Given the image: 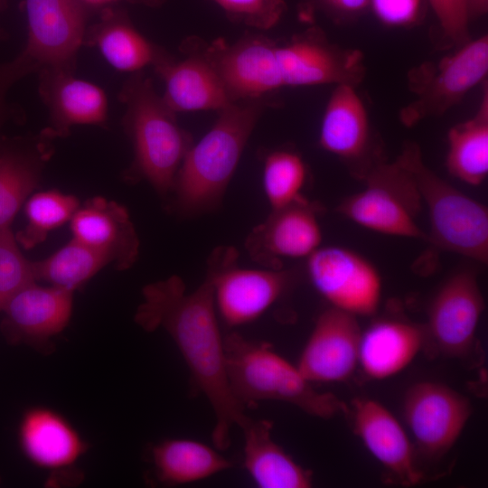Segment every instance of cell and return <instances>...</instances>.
<instances>
[{
    "label": "cell",
    "mask_w": 488,
    "mask_h": 488,
    "mask_svg": "<svg viewBox=\"0 0 488 488\" xmlns=\"http://www.w3.org/2000/svg\"><path fill=\"white\" fill-rule=\"evenodd\" d=\"M142 293L144 301L136 309V323L146 332L163 328L170 334L195 387L213 410V445L218 450L227 449L232 427H239L248 415L229 384L224 337L210 279L206 277L198 288L187 292L183 279L172 276L146 285Z\"/></svg>",
    "instance_id": "cell-1"
},
{
    "label": "cell",
    "mask_w": 488,
    "mask_h": 488,
    "mask_svg": "<svg viewBox=\"0 0 488 488\" xmlns=\"http://www.w3.org/2000/svg\"><path fill=\"white\" fill-rule=\"evenodd\" d=\"M223 339L229 384L245 408L262 400H278L324 419L348 412V406L338 397L315 390L297 366L267 343L250 341L237 333Z\"/></svg>",
    "instance_id": "cell-2"
},
{
    "label": "cell",
    "mask_w": 488,
    "mask_h": 488,
    "mask_svg": "<svg viewBox=\"0 0 488 488\" xmlns=\"http://www.w3.org/2000/svg\"><path fill=\"white\" fill-rule=\"evenodd\" d=\"M257 117V107L230 103L202 138L191 145L173 190L183 214H201L221 202Z\"/></svg>",
    "instance_id": "cell-3"
},
{
    "label": "cell",
    "mask_w": 488,
    "mask_h": 488,
    "mask_svg": "<svg viewBox=\"0 0 488 488\" xmlns=\"http://www.w3.org/2000/svg\"><path fill=\"white\" fill-rule=\"evenodd\" d=\"M119 98L127 108L124 122L134 146L133 173L159 194L173 192L179 168L192 145L190 136L155 93L151 80L140 73L126 82Z\"/></svg>",
    "instance_id": "cell-4"
},
{
    "label": "cell",
    "mask_w": 488,
    "mask_h": 488,
    "mask_svg": "<svg viewBox=\"0 0 488 488\" xmlns=\"http://www.w3.org/2000/svg\"><path fill=\"white\" fill-rule=\"evenodd\" d=\"M397 159L410 173L427 206L430 223L427 240L444 250L487 264V208L427 167L418 145L406 144Z\"/></svg>",
    "instance_id": "cell-5"
},
{
    "label": "cell",
    "mask_w": 488,
    "mask_h": 488,
    "mask_svg": "<svg viewBox=\"0 0 488 488\" xmlns=\"http://www.w3.org/2000/svg\"><path fill=\"white\" fill-rule=\"evenodd\" d=\"M362 179L364 187L340 203V214L378 233L427 240L417 221L423 204L417 185L398 159L376 162Z\"/></svg>",
    "instance_id": "cell-6"
},
{
    "label": "cell",
    "mask_w": 488,
    "mask_h": 488,
    "mask_svg": "<svg viewBox=\"0 0 488 488\" xmlns=\"http://www.w3.org/2000/svg\"><path fill=\"white\" fill-rule=\"evenodd\" d=\"M206 277L210 279L217 314L229 327L257 320L274 305L292 283L290 271L282 268H242L238 251L220 247L211 252Z\"/></svg>",
    "instance_id": "cell-7"
},
{
    "label": "cell",
    "mask_w": 488,
    "mask_h": 488,
    "mask_svg": "<svg viewBox=\"0 0 488 488\" xmlns=\"http://www.w3.org/2000/svg\"><path fill=\"white\" fill-rule=\"evenodd\" d=\"M488 72V37L468 40L436 65L414 70L409 82L417 98L399 113L411 127L429 117L441 116L458 104Z\"/></svg>",
    "instance_id": "cell-8"
},
{
    "label": "cell",
    "mask_w": 488,
    "mask_h": 488,
    "mask_svg": "<svg viewBox=\"0 0 488 488\" xmlns=\"http://www.w3.org/2000/svg\"><path fill=\"white\" fill-rule=\"evenodd\" d=\"M483 310L484 300L475 273L468 269L455 273L429 303L424 349L445 358H469L475 349Z\"/></svg>",
    "instance_id": "cell-9"
},
{
    "label": "cell",
    "mask_w": 488,
    "mask_h": 488,
    "mask_svg": "<svg viewBox=\"0 0 488 488\" xmlns=\"http://www.w3.org/2000/svg\"><path fill=\"white\" fill-rule=\"evenodd\" d=\"M307 274L331 306L355 316H371L380 305L382 280L368 259L349 249L320 247L307 258Z\"/></svg>",
    "instance_id": "cell-10"
},
{
    "label": "cell",
    "mask_w": 488,
    "mask_h": 488,
    "mask_svg": "<svg viewBox=\"0 0 488 488\" xmlns=\"http://www.w3.org/2000/svg\"><path fill=\"white\" fill-rule=\"evenodd\" d=\"M28 37L21 54L39 71L73 72L86 36L87 5L80 0H25Z\"/></svg>",
    "instance_id": "cell-11"
},
{
    "label": "cell",
    "mask_w": 488,
    "mask_h": 488,
    "mask_svg": "<svg viewBox=\"0 0 488 488\" xmlns=\"http://www.w3.org/2000/svg\"><path fill=\"white\" fill-rule=\"evenodd\" d=\"M472 414L467 397L435 381L410 386L403 400V417L421 454L440 458L456 443Z\"/></svg>",
    "instance_id": "cell-12"
},
{
    "label": "cell",
    "mask_w": 488,
    "mask_h": 488,
    "mask_svg": "<svg viewBox=\"0 0 488 488\" xmlns=\"http://www.w3.org/2000/svg\"><path fill=\"white\" fill-rule=\"evenodd\" d=\"M73 292L36 281L21 288L5 305L0 329L9 344H27L47 352L52 337L68 325Z\"/></svg>",
    "instance_id": "cell-13"
},
{
    "label": "cell",
    "mask_w": 488,
    "mask_h": 488,
    "mask_svg": "<svg viewBox=\"0 0 488 488\" xmlns=\"http://www.w3.org/2000/svg\"><path fill=\"white\" fill-rule=\"evenodd\" d=\"M318 206L305 197L277 210L249 234L245 247L250 258L269 268H281L282 258H308L321 247Z\"/></svg>",
    "instance_id": "cell-14"
},
{
    "label": "cell",
    "mask_w": 488,
    "mask_h": 488,
    "mask_svg": "<svg viewBox=\"0 0 488 488\" xmlns=\"http://www.w3.org/2000/svg\"><path fill=\"white\" fill-rule=\"evenodd\" d=\"M361 330L357 316L330 306L317 317L297 368L312 382H339L358 366Z\"/></svg>",
    "instance_id": "cell-15"
},
{
    "label": "cell",
    "mask_w": 488,
    "mask_h": 488,
    "mask_svg": "<svg viewBox=\"0 0 488 488\" xmlns=\"http://www.w3.org/2000/svg\"><path fill=\"white\" fill-rule=\"evenodd\" d=\"M39 72V93L50 116L49 127L42 137H62L74 126L107 123L108 98L99 86L78 79L70 71L44 68Z\"/></svg>",
    "instance_id": "cell-16"
},
{
    "label": "cell",
    "mask_w": 488,
    "mask_h": 488,
    "mask_svg": "<svg viewBox=\"0 0 488 488\" xmlns=\"http://www.w3.org/2000/svg\"><path fill=\"white\" fill-rule=\"evenodd\" d=\"M352 427L368 451L404 485L418 483V469L413 446L404 428L382 404L369 398L352 401Z\"/></svg>",
    "instance_id": "cell-17"
},
{
    "label": "cell",
    "mask_w": 488,
    "mask_h": 488,
    "mask_svg": "<svg viewBox=\"0 0 488 488\" xmlns=\"http://www.w3.org/2000/svg\"><path fill=\"white\" fill-rule=\"evenodd\" d=\"M70 222L72 238L107 254L117 269H127L136 262L140 243L121 204L93 197L79 207Z\"/></svg>",
    "instance_id": "cell-18"
},
{
    "label": "cell",
    "mask_w": 488,
    "mask_h": 488,
    "mask_svg": "<svg viewBox=\"0 0 488 488\" xmlns=\"http://www.w3.org/2000/svg\"><path fill=\"white\" fill-rule=\"evenodd\" d=\"M425 344L424 325L380 317L361 332L358 365L370 379L385 380L407 368Z\"/></svg>",
    "instance_id": "cell-19"
},
{
    "label": "cell",
    "mask_w": 488,
    "mask_h": 488,
    "mask_svg": "<svg viewBox=\"0 0 488 488\" xmlns=\"http://www.w3.org/2000/svg\"><path fill=\"white\" fill-rule=\"evenodd\" d=\"M18 442L32 464L50 470L71 465L89 447L67 418L45 407H33L23 412Z\"/></svg>",
    "instance_id": "cell-20"
},
{
    "label": "cell",
    "mask_w": 488,
    "mask_h": 488,
    "mask_svg": "<svg viewBox=\"0 0 488 488\" xmlns=\"http://www.w3.org/2000/svg\"><path fill=\"white\" fill-rule=\"evenodd\" d=\"M371 142L369 115L355 86L336 85L321 123V147L349 164H359L368 157Z\"/></svg>",
    "instance_id": "cell-21"
},
{
    "label": "cell",
    "mask_w": 488,
    "mask_h": 488,
    "mask_svg": "<svg viewBox=\"0 0 488 488\" xmlns=\"http://www.w3.org/2000/svg\"><path fill=\"white\" fill-rule=\"evenodd\" d=\"M155 65L165 83L162 99L174 113L221 110L231 103L218 70L203 60L189 58L171 62L161 56Z\"/></svg>",
    "instance_id": "cell-22"
},
{
    "label": "cell",
    "mask_w": 488,
    "mask_h": 488,
    "mask_svg": "<svg viewBox=\"0 0 488 488\" xmlns=\"http://www.w3.org/2000/svg\"><path fill=\"white\" fill-rule=\"evenodd\" d=\"M244 436V466L261 488H307L311 471L298 465L271 437L272 423L248 417L239 426Z\"/></svg>",
    "instance_id": "cell-23"
},
{
    "label": "cell",
    "mask_w": 488,
    "mask_h": 488,
    "mask_svg": "<svg viewBox=\"0 0 488 488\" xmlns=\"http://www.w3.org/2000/svg\"><path fill=\"white\" fill-rule=\"evenodd\" d=\"M49 156L42 141L0 138V228H9L37 187Z\"/></svg>",
    "instance_id": "cell-24"
},
{
    "label": "cell",
    "mask_w": 488,
    "mask_h": 488,
    "mask_svg": "<svg viewBox=\"0 0 488 488\" xmlns=\"http://www.w3.org/2000/svg\"><path fill=\"white\" fill-rule=\"evenodd\" d=\"M84 41L95 46L104 60L118 71L138 72L155 64L161 57L126 14L112 8L103 10L99 21L86 33Z\"/></svg>",
    "instance_id": "cell-25"
},
{
    "label": "cell",
    "mask_w": 488,
    "mask_h": 488,
    "mask_svg": "<svg viewBox=\"0 0 488 488\" xmlns=\"http://www.w3.org/2000/svg\"><path fill=\"white\" fill-rule=\"evenodd\" d=\"M152 459L157 479L171 485L201 481L231 467L216 449L192 439L163 440L153 447Z\"/></svg>",
    "instance_id": "cell-26"
},
{
    "label": "cell",
    "mask_w": 488,
    "mask_h": 488,
    "mask_svg": "<svg viewBox=\"0 0 488 488\" xmlns=\"http://www.w3.org/2000/svg\"><path fill=\"white\" fill-rule=\"evenodd\" d=\"M448 172L467 184L478 186L488 174V89L483 84L475 114L454 126L447 135Z\"/></svg>",
    "instance_id": "cell-27"
},
{
    "label": "cell",
    "mask_w": 488,
    "mask_h": 488,
    "mask_svg": "<svg viewBox=\"0 0 488 488\" xmlns=\"http://www.w3.org/2000/svg\"><path fill=\"white\" fill-rule=\"evenodd\" d=\"M109 264L107 254L73 238L50 257L32 261L36 282L44 281L72 292Z\"/></svg>",
    "instance_id": "cell-28"
},
{
    "label": "cell",
    "mask_w": 488,
    "mask_h": 488,
    "mask_svg": "<svg viewBox=\"0 0 488 488\" xmlns=\"http://www.w3.org/2000/svg\"><path fill=\"white\" fill-rule=\"evenodd\" d=\"M80 206L77 197L57 190L32 194L24 203L26 224L15 236L24 249H32L43 242L48 234L70 221Z\"/></svg>",
    "instance_id": "cell-29"
},
{
    "label": "cell",
    "mask_w": 488,
    "mask_h": 488,
    "mask_svg": "<svg viewBox=\"0 0 488 488\" xmlns=\"http://www.w3.org/2000/svg\"><path fill=\"white\" fill-rule=\"evenodd\" d=\"M306 180V167L296 153L274 151L265 159L263 189L271 210L287 206L303 197Z\"/></svg>",
    "instance_id": "cell-30"
},
{
    "label": "cell",
    "mask_w": 488,
    "mask_h": 488,
    "mask_svg": "<svg viewBox=\"0 0 488 488\" xmlns=\"http://www.w3.org/2000/svg\"><path fill=\"white\" fill-rule=\"evenodd\" d=\"M34 281L32 261L20 250L11 227L0 228V312L21 288Z\"/></svg>",
    "instance_id": "cell-31"
},
{
    "label": "cell",
    "mask_w": 488,
    "mask_h": 488,
    "mask_svg": "<svg viewBox=\"0 0 488 488\" xmlns=\"http://www.w3.org/2000/svg\"><path fill=\"white\" fill-rule=\"evenodd\" d=\"M231 19L257 28L273 26L286 6L284 0H213Z\"/></svg>",
    "instance_id": "cell-32"
},
{
    "label": "cell",
    "mask_w": 488,
    "mask_h": 488,
    "mask_svg": "<svg viewBox=\"0 0 488 488\" xmlns=\"http://www.w3.org/2000/svg\"><path fill=\"white\" fill-rule=\"evenodd\" d=\"M431 5L444 40L448 44H463L469 40L470 17L466 0H427Z\"/></svg>",
    "instance_id": "cell-33"
},
{
    "label": "cell",
    "mask_w": 488,
    "mask_h": 488,
    "mask_svg": "<svg viewBox=\"0 0 488 488\" xmlns=\"http://www.w3.org/2000/svg\"><path fill=\"white\" fill-rule=\"evenodd\" d=\"M369 7L383 24L405 27L421 19L423 0H370Z\"/></svg>",
    "instance_id": "cell-34"
},
{
    "label": "cell",
    "mask_w": 488,
    "mask_h": 488,
    "mask_svg": "<svg viewBox=\"0 0 488 488\" xmlns=\"http://www.w3.org/2000/svg\"><path fill=\"white\" fill-rule=\"evenodd\" d=\"M33 71V66L21 53L10 61L0 63V128L5 118L8 90L16 81Z\"/></svg>",
    "instance_id": "cell-35"
},
{
    "label": "cell",
    "mask_w": 488,
    "mask_h": 488,
    "mask_svg": "<svg viewBox=\"0 0 488 488\" xmlns=\"http://www.w3.org/2000/svg\"><path fill=\"white\" fill-rule=\"evenodd\" d=\"M320 6L336 20H353L370 5V0H317Z\"/></svg>",
    "instance_id": "cell-36"
},
{
    "label": "cell",
    "mask_w": 488,
    "mask_h": 488,
    "mask_svg": "<svg viewBox=\"0 0 488 488\" xmlns=\"http://www.w3.org/2000/svg\"><path fill=\"white\" fill-rule=\"evenodd\" d=\"M470 19L483 15L488 10V0H466Z\"/></svg>",
    "instance_id": "cell-37"
},
{
    "label": "cell",
    "mask_w": 488,
    "mask_h": 488,
    "mask_svg": "<svg viewBox=\"0 0 488 488\" xmlns=\"http://www.w3.org/2000/svg\"><path fill=\"white\" fill-rule=\"evenodd\" d=\"M80 1H81L87 6L88 5L102 6V5L111 4L117 0H80Z\"/></svg>",
    "instance_id": "cell-38"
},
{
    "label": "cell",
    "mask_w": 488,
    "mask_h": 488,
    "mask_svg": "<svg viewBox=\"0 0 488 488\" xmlns=\"http://www.w3.org/2000/svg\"><path fill=\"white\" fill-rule=\"evenodd\" d=\"M7 4V0H0V7L3 9Z\"/></svg>",
    "instance_id": "cell-39"
},
{
    "label": "cell",
    "mask_w": 488,
    "mask_h": 488,
    "mask_svg": "<svg viewBox=\"0 0 488 488\" xmlns=\"http://www.w3.org/2000/svg\"><path fill=\"white\" fill-rule=\"evenodd\" d=\"M141 1H144V2H154L155 0H141Z\"/></svg>",
    "instance_id": "cell-40"
},
{
    "label": "cell",
    "mask_w": 488,
    "mask_h": 488,
    "mask_svg": "<svg viewBox=\"0 0 488 488\" xmlns=\"http://www.w3.org/2000/svg\"><path fill=\"white\" fill-rule=\"evenodd\" d=\"M0 10H2L1 7H0Z\"/></svg>",
    "instance_id": "cell-41"
}]
</instances>
